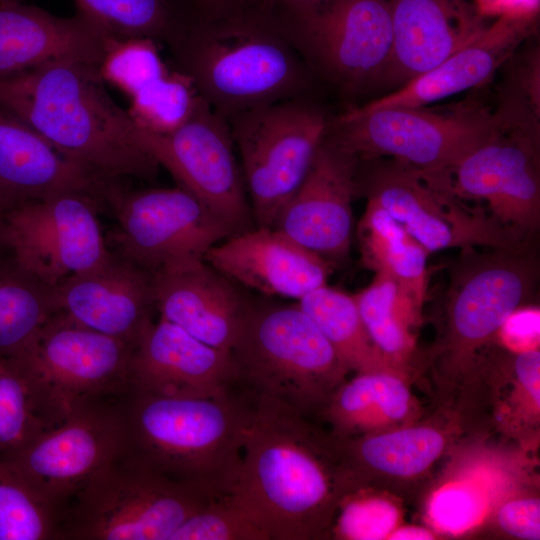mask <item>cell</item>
Wrapping results in <instances>:
<instances>
[{
    "label": "cell",
    "instance_id": "cell-36",
    "mask_svg": "<svg viewBox=\"0 0 540 540\" xmlns=\"http://www.w3.org/2000/svg\"><path fill=\"white\" fill-rule=\"evenodd\" d=\"M47 428L29 378L13 357H0V455Z\"/></svg>",
    "mask_w": 540,
    "mask_h": 540
},
{
    "label": "cell",
    "instance_id": "cell-7",
    "mask_svg": "<svg viewBox=\"0 0 540 540\" xmlns=\"http://www.w3.org/2000/svg\"><path fill=\"white\" fill-rule=\"evenodd\" d=\"M501 117L482 108L432 111L352 108L328 122L325 140L360 161L388 157L423 172L449 174L499 127Z\"/></svg>",
    "mask_w": 540,
    "mask_h": 540
},
{
    "label": "cell",
    "instance_id": "cell-31",
    "mask_svg": "<svg viewBox=\"0 0 540 540\" xmlns=\"http://www.w3.org/2000/svg\"><path fill=\"white\" fill-rule=\"evenodd\" d=\"M55 313L54 288L0 246V357L20 352Z\"/></svg>",
    "mask_w": 540,
    "mask_h": 540
},
{
    "label": "cell",
    "instance_id": "cell-9",
    "mask_svg": "<svg viewBox=\"0 0 540 540\" xmlns=\"http://www.w3.org/2000/svg\"><path fill=\"white\" fill-rule=\"evenodd\" d=\"M540 263L536 243L465 247L449 269L443 293L444 333L438 353L448 363H472L504 319L536 294Z\"/></svg>",
    "mask_w": 540,
    "mask_h": 540
},
{
    "label": "cell",
    "instance_id": "cell-13",
    "mask_svg": "<svg viewBox=\"0 0 540 540\" xmlns=\"http://www.w3.org/2000/svg\"><path fill=\"white\" fill-rule=\"evenodd\" d=\"M497 130L452 170L454 192L486 203L512 238L536 242L540 226L538 118L500 107Z\"/></svg>",
    "mask_w": 540,
    "mask_h": 540
},
{
    "label": "cell",
    "instance_id": "cell-30",
    "mask_svg": "<svg viewBox=\"0 0 540 540\" xmlns=\"http://www.w3.org/2000/svg\"><path fill=\"white\" fill-rule=\"evenodd\" d=\"M297 302L330 342L348 372L402 371L391 365L372 342L354 295L326 284Z\"/></svg>",
    "mask_w": 540,
    "mask_h": 540
},
{
    "label": "cell",
    "instance_id": "cell-35",
    "mask_svg": "<svg viewBox=\"0 0 540 540\" xmlns=\"http://www.w3.org/2000/svg\"><path fill=\"white\" fill-rule=\"evenodd\" d=\"M202 100L190 76L170 70L131 96L127 113L138 128L166 134L182 126Z\"/></svg>",
    "mask_w": 540,
    "mask_h": 540
},
{
    "label": "cell",
    "instance_id": "cell-26",
    "mask_svg": "<svg viewBox=\"0 0 540 540\" xmlns=\"http://www.w3.org/2000/svg\"><path fill=\"white\" fill-rule=\"evenodd\" d=\"M106 37L78 12L59 17L23 1L0 4V79L68 58L100 65Z\"/></svg>",
    "mask_w": 540,
    "mask_h": 540
},
{
    "label": "cell",
    "instance_id": "cell-44",
    "mask_svg": "<svg viewBox=\"0 0 540 540\" xmlns=\"http://www.w3.org/2000/svg\"><path fill=\"white\" fill-rule=\"evenodd\" d=\"M433 534L422 527L417 526H398L395 528L392 533L389 535L388 539H398V540H411V539H433Z\"/></svg>",
    "mask_w": 540,
    "mask_h": 540
},
{
    "label": "cell",
    "instance_id": "cell-14",
    "mask_svg": "<svg viewBox=\"0 0 540 540\" xmlns=\"http://www.w3.org/2000/svg\"><path fill=\"white\" fill-rule=\"evenodd\" d=\"M125 450L121 397L80 406L0 459L62 515L75 494Z\"/></svg>",
    "mask_w": 540,
    "mask_h": 540
},
{
    "label": "cell",
    "instance_id": "cell-21",
    "mask_svg": "<svg viewBox=\"0 0 540 540\" xmlns=\"http://www.w3.org/2000/svg\"><path fill=\"white\" fill-rule=\"evenodd\" d=\"M53 288L55 314L132 346L156 310L152 275L118 253Z\"/></svg>",
    "mask_w": 540,
    "mask_h": 540
},
{
    "label": "cell",
    "instance_id": "cell-11",
    "mask_svg": "<svg viewBox=\"0 0 540 540\" xmlns=\"http://www.w3.org/2000/svg\"><path fill=\"white\" fill-rule=\"evenodd\" d=\"M237 147L256 227H272L307 175L328 120L317 108L284 100L226 119Z\"/></svg>",
    "mask_w": 540,
    "mask_h": 540
},
{
    "label": "cell",
    "instance_id": "cell-5",
    "mask_svg": "<svg viewBox=\"0 0 540 540\" xmlns=\"http://www.w3.org/2000/svg\"><path fill=\"white\" fill-rule=\"evenodd\" d=\"M171 46L178 70L190 76L201 97L225 119L289 100L305 84V71L290 47L261 30L183 29Z\"/></svg>",
    "mask_w": 540,
    "mask_h": 540
},
{
    "label": "cell",
    "instance_id": "cell-32",
    "mask_svg": "<svg viewBox=\"0 0 540 540\" xmlns=\"http://www.w3.org/2000/svg\"><path fill=\"white\" fill-rule=\"evenodd\" d=\"M353 295L376 348L391 365L403 369L415 350L414 328L422 309L393 279L380 273Z\"/></svg>",
    "mask_w": 540,
    "mask_h": 540
},
{
    "label": "cell",
    "instance_id": "cell-41",
    "mask_svg": "<svg viewBox=\"0 0 540 540\" xmlns=\"http://www.w3.org/2000/svg\"><path fill=\"white\" fill-rule=\"evenodd\" d=\"M494 339L511 353L539 350L540 309L535 304L515 308L503 321Z\"/></svg>",
    "mask_w": 540,
    "mask_h": 540
},
{
    "label": "cell",
    "instance_id": "cell-37",
    "mask_svg": "<svg viewBox=\"0 0 540 540\" xmlns=\"http://www.w3.org/2000/svg\"><path fill=\"white\" fill-rule=\"evenodd\" d=\"M99 69L106 84L128 98L170 71L160 55L158 41L109 36Z\"/></svg>",
    "mask_w": 540,
    "mask_h": 540
},
{
    "label": "cell",
    "instance_id": "cell-40",
    "mask_svg": "<svg viewBox=\"0 0 540 540\" xmlns=\"http://www.w3.org/2000/svg\"><path fill=\"white\" fill-rule=\"evenodd\" d=\"M486 508V497L482 490L472 484L455 482L434 494L429 515L436 527L455 534L478 523Z\"/></svg>",
    "mask_w": 540,
    "mask_h": 540
},
{
    "label": "cell",
    "instance_id": "cell-15",
    "mask_svg": "<svg viewBox=\"0 0 540 540\" xmlns=\"http://www.w3.org/2000/svg\"><path fill=\"white\" fill-rule=\"evenodd\" d=\"M101 199L65 192L0 213V246L50 287L91 271L112 255L97 212Z\"/></svg>",
    "mask_w": 540,
    "mask_h": 540
},
{
    "label": "cell",
    "instance_id": "cell-24",
    "mask_svg": "<svg viewBox=\"0 0 540 540\" xmlns=\"http://www.w3.org/2000/svg\"><path fill=\"white\" fill-rule=\"evenodd\" d=\"M152 287L159 316L210 346L232 351L249 303L236 283L204 260L152 275Z\"/></svg>",
    "mask_w": 540,
    "mask_h": 540
},
{
    "label": "cell",
    "instance_id": "cell-20",
    "mask_svg": "<svg viewBox=\"0 0 540 540\" xmlns=\"http://www.w3.org/2000/svg\"><path fill=\"white\" fill-rule=\"evenodd\" d=\"M204 260L237 285L296 301L327 284L336 265L272 227H253L212 246Z\"/></svg>",
    "mask_w": 540,
    "mask_h": 540
},
{
    "label": "cell",
    "instance_id": "cell-42",
    "mask_svg": "<svg viewBox=\"0 0 540 540\" xmlns=\"http://www.w3.org/2000/svg\"><path fill=\"white\" fill-rule=\"evenodd\" d=\"M496 520L507 534L526 540L540 538L538 498L522 497L505 501L498 507Z\"/></svg>",
    "mask_w": 540,
    "mask_h": 540
},
{
    "label": "cell",
    "instance_id": "cell-6",
    "mask_svg": "<svg viewBox=\"0 0 540 540\" xmlns=\"http://www.w3.org/2000/svg\"><path fill=\"white\" fill-rule=\"evenodd\" d=\"M211 499L124 452L75 494L62 512L58 539L170 540Z\"/></svg>",
    "mask_w": 540,
    "mask_h": 540
},
{
    "label": "cell",
    "instance_id": "cell-16",
    "mask_svg": "<svg viewBox=\"0 0 540 540\" xmlns=\"http://www.w3.org/2000/svg\"><path fill=\"white\" fill-rule=\"evenodd\" d=\"M137 139L180 188L228 224L235 234L253 228L229 124L204 99L176 130L155 134L137 127Z\"/></svg>",
    "mask_w": 540,
    "mask_h": 540
},
{
    "label": "cell",
    "instance_id": "cell-23",
    "mask_svg": "<svg viewBox=\"0 0 540 540\" xmlns=\"http://www.w3.org/2000/svg\"><path fill=\"white\" fill-rule=\"evenodd\" d=\"M391 58L380 86L395 89L434 68L485 25L465 0H388Z\"/></svg>",
    "mask_w": 540,
    "mask_h": 540
},
{
    "label": "cell",
    "instance_id": "cell-3",
    "mask_svg": "<svg viewBox=\"0 0 540 540\" xmlns=\"http://www.w3.org/2000/svg\"><path fill=\"white\" fill-rule=\"evenodd\" d=\"M122 408L128 456L212 498L231 492L242 459L245 393L180 398L129 390Z\"/></svg>",
    "mask_w": 540,
    "mask_h": 540
},
{
    "label": "cell",
    "instance_id": "cell-17",
    "mask_svg": "<svg viewBox=\"0 0 540 540\" xmlns=\"http://www.w3.org/2000/svg\"><path fill=\"white\" fill-rule=\"evenodd\" d=\"M305 45L322 70L352 92L380 86L393 48L388 0H327L311 8Z\"/></svg>",
    "mask_w": 540,
    "mask_h": 540
},
{
    "label": "cell",
    "instance_id": "cell-45",
    "mask_svg": "<svg viewBox=\"0 0 540 540\" xmlns=\"http://www.w3.org/2000/svg\"><path fill=\"white\" fill-rule=\"evenodd\" d=\"M290 1H294L303 5H306L307 7L311 9L322 4L323 2L327 0H290Z\"/></svg>",
    "mask_w": 540,
    "mask_h": 540
},
{
    "label": "cell",
    "instance_id": "cell-39",
    "mask_svg": "<svg viewBox=\"0 0 540 540\" xmlns=\"http://www.w3.org/2000/svg\"><path fill=\"white\" fill-rule=\"evenodd\" d=\"M333 533L340 539L379 540L399 526L400 510L390 499L370 494L361 487L341 499Z\"/></svg>",
    "mask_w": 540,
    "mask_h": 540
},
{
    "label": "cell",
    "instance_id": "cell-22",
    "mask_svg": "<svg viewBox=\"0 0 540 540\" xmlns=\"http://www.w3.org/2000/svg\"><path fill=\"white\" fill-rule=\"evenodd\" d=\"M114 182L59 152L0 105V213L65 192L104 201Z\"/></svg>",
    "mask_w": 540,
    "mask_h": 540
},
{
    "label": "cell",
    "instance_id": "cell-10",
    "mask_svg": "<svg viewBox=\"0 0 540 540\" xmlns=\"http://www.w3.org/2000/svg\"><path fill=\"white\" fill-rule=\"evenodd\" d=\"M358 196H365L399 222L428 252L451 248H502L512 238L486 210L463 203L451 175L423 172L392 158L360 161ZM535 243V242H532Z\"/></svg>",
    "mask_w": 540,
    "mask_h": 540
},
{
    "label": "cell",
    "instance_id": "cell-27",
    "mask_svg": "<svg viewBox=\"0 0 540 540\" xmlns=\"http://www.w3.org/2000/svg\"><path fill=\"white\" fill-rule=\"evenodd\" d=\"M336 439L354 489L364 486L375 474L415 477L428 470L445 447L444 435L429 426L379 430Z\"/></svg>",
    "mask_w": 540,
    "mask_h": 540
},
{
    "label": "cell",
    "instance_id": "cell-47",
    "mask_svg": "<svg viewBox=\"0 0 540 540\" xmlns=\"http://www.w3.org/2000/svg\"><path fill=\"white\" fill-rule=\"evenodd\" d=\"M200 1H212V0H200ZM214 1L226 2V1H236V0H214Z\"/></svg>",
    "mask_w": 540,
    "mask_h": 540
},
{
    "label": "cell",
    "instance_id": "cell-4",
    "mask_svg": "<svg viewBox=\"0 0 540 540\" xmlns=\"http://www.w3.org/2000/svg\"><path fill=\"white\" fill-rule=\"evenodd\" d=\"M242 392L308 417L318 414L348 370L298 302L249 300L231 351Z\"/></svg>",
    "mask_w": 540,
    "mask_h": 540
},
{
    "label": "cell",
    "instance_id": "cell-43",
    "mask_svg": "<svg viewBox=\"0 0 540 540\" xmlns=\"http://www.w3.org/2000/svg\"><path fill=\"white\" fill-rule=\"evenodd\" d=\"M512 369L525 404L534 415L539 414L540 352L513 354Z\"/></svg>",
    "mask_w": 540,
    "mask_h": 540
},
{
    "label": "cell",
    "instance_id": "cell-29",
    "mask_svg": "<svg viewBox=\"0 0 540 540\" xmlns=\"http://www.w3.org/2000/svg\"><path fill=\"white\" fill-rule=\"evenodd\" d=\"M357 237L365 267L393 279L422 309L429 252L382 207L367 200Z\"/></svg>",
    "mask_w": 540,
    "mask_h": 540
},
{
    "label": "cell",
    "instance_id": "cell-34",
    "mask_svg": "<svg viewBox=\"0 0 540 540\" xmlns=\"http://www.w3.org/2000/svg\"><path fill=\"white\" fill-rule=\"evenodd\" d=\"M61 514L0 459V540L58 539Z\"/></svg>",
    "mask_w": 540,
    "mask_h": 540
},
{
    "label": "cell",
    "instance_id": "cell-2",
    "mask_svg": "<svg viewBox=\"0 0 540 540\" xmlns=\"http://www.w3.org/2000/svg\"><path fill=\"white\" fill-rule=\"evenodd\" d=\"M99 64L62 59L0 79V105L65 156L115 181L153 179L159 165L112 99Z\"/></svg>",
    "mask_w": 540,
    "mask_h": 540
},
{
    "label": "cell",
    "instance_id": "cell-8",
    "mask_svg": "<svg viewBox=\"0 0 540 540\" xmlns=\"http://www.w3.org/2000/svg\"><path fill=\"white\" fill-rule=\"evenodd\" d=\"M133 346L55 314L13 357L29 378L49 427L82 405L130 390Z\"/></svg>",
    "mask_w": 540,
    "mask_h": 540
},
{
    "label": "cell",
    "instance_id": "cell-25",
    "mask_svg": "<svg viewBox=\"0 0 540 540\" xmlns=\"http://www.w3.org/2000/svg\"><path fill=\"white\" fill-rule=\"evenodd\" d=\"M534 12H504L473 40L434 68L363 106V111L425 107L487 82L531 34Z\"/></svg>",
    "mask_w": 540,
    "mask_h": 540
},
{
    "label": "cell",
    "instance_id": "cell-1",
    "mask_svg": "<svg viewBox=\"0 0 540 540\" xmlns=\"http://www.w3.org/2000/svg\"><path fill=\"white\" fill-rule=\"evenodd\" d=\"M246 394L241 465L229 495L269 540L320 538L353 489L335 436L287 405Z\"/></svg>",
    "mask_w": 540,
    "mask_h": 540
},
{
    "label": "cell",
    "instance_id": "cell-33",
    "mask_svg": "<svg viewBox=\"0 0 540 540\" xmlns=\"http://www.w3.org/2000/svg\"><path fill=\"white\" fill-rule=\"evenodd\" d=\"M76 12L106 36L173 43L182 26L171 0H72Z\"/></svg>",
    "mask_w": 540,
    "mask_h": 540
},
{
    "label": "cell",
    "instance_id": "cell-46",
    "mask_svg": "<svg viewBox=\"0 0 540 540\" xmlns=\"http://www.w3.org/2000/svg\"><path fill=\"white\" fill-rule=\"evenodd\" d=\"M17 2H22V0H0V4H11Z\"/></svg>",
    "mask_w": 540,
    "mask_h": 540
},
{
    "label": "cell",
    "instance_id": "cell-19",
    "mask_svg": "<svg viewBox=\"0 0 540 540\" xmlns=\"http://www.w3.org/2000/svg\"><path fill=\"white\" fill-rule=\"evenodd\" d=\"M230 351L210 346L159 316L133 346L130 390L165 397H216L234 392Z\"/></svg>",
    "mask_w": 540,
    "mask_h": 540
},
{
    "label": "cell",
    "instance_id": "cell-12",
    "mask_svg": "<svg viewBox=\"0 0 540 540\" xmlns=\"http://www.w3.org/2000/svg\"><path fill=\"white\" fill-rule=\"evenodd\" d=\"M104 201L117 218L111 238L116 253L151 275L200 263L212 246L235 234L179 186L125 191L115 183Z\"/></svg>",
    "mask_w": 540,
    "mask_h": 540
},
{
    "label": "cell",
    "instance_id": "cell-18",
    "mask_svg": "<svg viewBox=\"0 0 540 540\" xmlns=\"http://www.w3.org/2000/svg\"><path fill=\"white\" fill-rule=\"evenodd\" d=\"M360 160L323 140L304 180L272 228L335 265L350 254Z\"/></svg>",
    "mask_w": 540,
    "mask_h": 540
},
{
    "label": "cell",
    "instance_id": "cell-38",
    "mask_svg": "<svg viewBox=\"0 0 540 540\" xmlns=\"http://www.w3.org/2000/svg\"><path fill=\"white\" fill-rule=\"evenodd\" d=\"M170 540H269L228 494L209 500L185 520Z\"/></svg>",
    "mask_w": 540,
    "mask_h": 540
},
{
    "label": "cell",
    "instance_id": "cell-28",
    "mask_svg": "<svg viewBox=\"0 0 540 540\" xmlns=\"http://www.w3.org/2000/svg\"><path fill=\"white\" fill-rule=\"evenodd\" d=\"M400 370L359 373L331 394L318 414L337 438L379 431L403 421L413 400Z\"/></svg>",
    "mask_w": 540,
    "mask_h": 540
}]
</instances>
